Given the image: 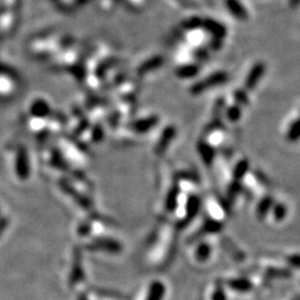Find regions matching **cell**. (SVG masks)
<instances>
[{
  "mask_svg": "<svg viewBox=\"0 0 300 300\" xmlns=\"http://www.w3.org/2000/svg\"><path fill=\"white\" fill-rule=\"evenodd\" d=\"M227 80H228L227 72L225 71L214 72L213 75L208 76L206 79H204V80H199L196 83H193L192 87L190 88V92L196 96V94L203 93L210 88L223 85V83H225Z\"/></svg>",
  "mask_w": 300,
  "mask_h": 300,
  "instance_id": "1",
  "label": "cell"
},
{
  "mask_svg": "<svg viewBox=\"0 0 300 300\" xmlns=\"http://www.w3.org/2000/svg\"><path fill=\"white\" fill-rule=\"evenodd\" d=\"M266 72V66L264 62L258 61L256 64L252 66L250 71L247 75L246 81H245V88L247 91L254 90L256 86L258 85V82L260 81V79L264 77Z\"/></svg>",
  "mask_w": 300,
  "mask_h": 300,
  "instance_id": "2",
  "label": "cell"
},
{
  "mask_svg": "<svg viewBox=\"0 0 300 300\" xmlns=\"http://www.w3.org/2000/svg\"><path fill=\"white\" fill-rule=\"evenodd\" d=\"M86 249L88 250H105L109 252H120L123 249L122 245H120L118 241L114 239H107V238H98L91 244L86 246Z\"/></svg>",
  "mask_w": 300,
  "mask_h": 300,
  "instance_id": "3",
  "label": "cell"
},
{
  "mask_svg": "<svg viewBox=\"0 0 300 300\" xmlns=\"http://www.w3.org/2000/svg\"><path fill=\"white\" fill-rule=\"evenodd\" d=\"M202 207V202H200V198L196 194H191V196H189L188 200H187V206H186V217L183 218V220H181L180 223H179V227L182 228L187 226L189 223L191 222V220L196 217L197 214L199 213V209Z\"/></svg>",
  "mask_w": 300,
  "mask_h": 300,
  "instance_id": "4",
  "label": "cell"
},
{
  "mask_svg": "<svg viewBox=\"0 0 300 300\" xmlns=\"http://www.w3.org/2000/svg\"><path fill=\"white\" fill-rule=\"evenodd\" d=\"M202 27L213 36L214 39H219L223 40L226 36H227V28L225 26L217 22V20L212 19V18H207V19H203V26Z\"/></svg>",
  "mask_w": 300,
  "mask_h": 300,
  "instance_id": "5",
  "label": "cell"
},
{
  "mask_svg": "<svg viewBox=\"0 0 300 300\" xmlns=\"http://www.w3.org/2000/svg\"><path fill=\"white\" fill-rule=\"evenodd\" d=\"M83 279V270L81 265V251L79 248L75 249L73 252V262L71 268V273L69 277V286L73 287Z\"/></svg>",
  "mask_w": 300,
  "mask_h": 300,
  "instance_id": "6",
  "label": "cell"
},
{
  "mask_svg": "<svg viewBox=\"0 0 300 300\" xmlns=\"http://www.w3.org/2000/svg\"><path fill=\"white\" fill-rule=\"evenodd\" d=\"M226 7L236 19L241 20V22L248 19V12L238 0H226Z\"/></svg>",
  "mask_w": 300,
  "mask_h": 300,
  "instance_id": "7",
  "label": "cell"
},
{
  "mask_svg": "<svg viewBox=\"0 0 300 300\" xmlns=\"http://www.w3.org/2000/svg\"><path fill=\"white\" fill-rule=\"evenodd\" d=\"M197 150H198V154L202 157L203 161L205 162V165L210 166L214 162L215 159V156H216V152L215 149L213 148L212 146H210L206 141H199L198 145H197Z\"/></svg>",
  "mask_w": 300,
  "mask_h": 300,
  "instance_id": "8",
  "label": "cell"
},
{
  "mask_svg": "<svg viewBox=\"0 0 300 300\" xmlns=\"http://www.w3.org/2000/svg\"><path fill=\"white\" fill-rule=\"evenodd\" d=\"M228 286L235 291L238 292H248L252 289V283L250 280L246 278H234L230 279L227 282Z\"/></svg>",
  "mask_w": 300,
  "mask_h": 300,
  "instance_id": "9",
  "label": "cell"
},
{
  "mask_svg": "<svg viewBox=\"0 0 300 300\" xmlns=\"http://www.w3.org/2000/svg\"><path fill=\"white\" fill-rule=\"evenodd\" d=\"M199 72V67L194 64H187L179 66L176 70V75L181 79H190L196 77Z\"/></svg>",
  "mask_w": 300,
  "mask_h": 300,
  "instance_id": "10",
  "label": "cell"
},
{
  "mask_svg": "<svg viewBox=\"0 0 300 300\" xmlns=\"http://www.w3.org/2000/svg\"><path fill=\"white\" fill-rule=\"evenodd\" d=\"M166 293V287L160 281H154L149 287L147 300H162Z\"/></svg>",
  "mask_w": 300,
  "mask_h": 300,
  "instance_id": "11",
  "label": "cell"
},
{
  "mask_svg": "<svg viewBox=\"0 0 300 300\" xmlns=\"http://www.w3.org/2000/svg\"><path fill=\"white\" fill-rule=\"evenodd\" d=\"M249 168H250V164L248 159H241L237 162L233 170L234 180L240 181L241 179L247 175V172L249 171Z\"/></svg>",
  "mask_w": 300,
  "mask_h": 300,
  "instance_id": "12",
  "label": "cell"
},
{
  "mask_svg": "<svg viewBox=\"0 0 300 300\" xmlns=\"http://www.w3.org/2000/svg\"><path fill=\"white\" fill-rule=\"evenodd\" d=\"M273 206V198L270 196H266L260 200V203L257 206V217L259 219H264L270 209Z\"/></svg>",
  "mask_w": 300,
  "mask_h": 300,
  "instance_id": "13",
  "label": "cell"
},
{
  "mask_svg": "<svg viewBox=\"0 0 300 300\" xmlns=\"http://www.w3.org/2000/svg\"><path fill=\"white\" fill-rule=\"evenodd\" d=\"M178 196H179V187L176 185L173 186L166 197V209L169 213H172L176 209L178 204Z\"/></svg>",
  "mask_w": 300,
  "mask_h": 300,
  "instance_id": "14",
  "label": "cell"
},
{
  "mask_svg": "<svg viewBox=\"0 0 300 300\" xmlns=\"http://www.w3.org/2000/svg\"><path fill=\"white\" fill-rule=\"evenodd\" d=\"M176 136V128L172 127V126H169L164 130V134L161 136L160 143L158 145V149L159 150H165L166 147L171 143V140L175 138Z\"/></svg>",
  "mask_w": 300,
  "mask_h": 300,
  "instance_id": "15",
  "label": "cell"
},
{
  "mask_svg": "<svg viewBox=\"0 0 300 300\" xmlns=\"http://www.w3.org/2000/svg\"><path fill=\"white\" fill-rule=\"evenodd\" d=\"M286 139L289 143H296L300 139V117L290 125V127L287 131Z\"/></svg>",
  "mask_w": 300,
  "mask_h": 300,
  "instance_id": "16",
  "label": "cell"
},
{
  "mask_svg": "<svg viewBox=\"0 0 300 300\" xmlns=\"http://www.w3.org/2000/svg\"><path fill=\"white\" fill-rule=\"evenodd\" d=\"M210 255H212V246L207 243H202L196 250V258L198 261H206L209 259Z\"/></svg>",
  "mask_w": 300,
  "mask_h": 300,
  "instance_id": "17",
  "label": "cell"
},
{
  "mask_svg": "<svg viewBox=\"0 0 300 300\" xmlns=\"http://www.w3.org/2000/svg\"><path fill=\"white\" fill-rule=\"evenodd\" d=\"M223 229V224L218 222V220H214V219H209L206 223L204 224L202 231L206 234H213V233H219L220 230Z\"/></svg>",
  "mask_w": 300,
  "mask_h": 300,
  "instance_id": "18",
  "label": "cell"
},
{
  "mask_svg": "<svg viewBox=\"0 0 300 300\" xmlns=\"http://www.w3.org/2000/svg\"><path fill=\"white\" fill-rule=\"evenodd\" d=\"M226 117L231 123H237L241 118V108L238 105H233V106L226 109Z\"/></svg>",
  "mask_w": 300,
  "mask_h": 300,
  "instance_id": "19",
  "label": "cell"
},
{
  "mask_svg": "<svg viewBox=\"0 0 300 300\" xmlns=\"http://www.w3.org/2000/svg\"><path fill=\"white\" fill-rule=\"evenodd\" d=\"M234 99L238 106H247L249 104L248 93L246 89H237L234 91Z\"/></svg>",
  "mask_w": 300,
  "mask_h": 300,
  "instance_id": "20",
  "label": "cell"
},
{
  "mask_svg": "<svg viewBox=\"0 0 300 300\" xmlns=\"http://www.w3.org/2000/svg\"><path fill=\"white\" fill-rule=\"evenodd\" d=\"M272 214H273V217H275V219L277 220V222H281V220L287 216V207L281 203L273 204Z\"/></svg>",
  "mask_w": 300,
  "mask_h": 300,
  "instance_id": "21",
  "label": "cell"
},
{
  "mask_svg": "<svg viewBox=\"0 0 300 300\" xmlns=\"http://www.w3.org/2000/svg\"><path fill=\"white\" fill-rule=\"evenodd\" d=\"M182 26H183V28H186L188 30L197 29V28H200L203 26V19L199 18V17L188 18L187 20H185V22H183Z\"/></svg>",
  "mask_w": 300,
  "mask_h": 300,
  "instance_id": "22",
  "label": "cell"
},
{
  "mask_svg": "<svg viewBox=\"0 0 300 300\" xmlns=\"http://www.w3.org/2000/svg\"><path fill=\"white\" fill-rule=\"evenodd\" d=\"M267 276L271 278H288L291 276L290 271L286 269H276V268H270L267 270Z\"/></svg>",
  "mask_w": 300,
  "mask_h": 300,
  "instance_id": "23",
  "label": "cell"
},
{
  "mask_svg": "<svg viewBox=\"0 0 300 300\" xmlns=\"http://www.w3.org/2000/svg\"><path fill=\"white\" fill-rule=\"evenodd\" d=\"M157 124V118L152 117L149 119H146L144 122L139 123V125H137V129H139L141 131H146L150 129L151 127H154V126Z\"/></svg>",
  "mask_w": 300,
  "mask_h": 300,
  "instance_id": "24",
  "label": "cell"
},
{
  "mask_svg": "<svg viewBox=\"0 0 300 300\" xmlns=\"http://www.w3.org/2000/svg\"><path fill=\"white\" fill-rule=\"evenodd\" d=\"M213 300H227V296L222 286H217L213 293Z\"/></svg>",
  "mask_w": 300,
  "mask_h": 300,
  "instance_id": "25",
  "label": "cell"
},
{
  "mask_svg": "<svg viewBox=\"0 0 300 300\" xmlns=\"http://www.w3.org/2000/svg\"><path fill=\"white\" fill-rule=\"evenodd\" d=\"M241 190V185H240V181H236L234 180V182L231 183L228 188V194L231 197H235L238 194Z\"/></svg>",
  "mask_w": 300,
  "mask_h": 300,
  "instance_id": "26",
  "label": "cell"
},
{
  "mask_svg": "<svg viewBox=\"0 0 300 300\" xmlns=\"http://www.w3.org/2000/svg\"><path fill=\"white\" fill-rule=\"evenodd\" d=\"M287 262L289 266H291L293 268H299L300 269V255H291L287 258Z\"/></svg>",
  "mask_w": 300,
  "mask_h": 300,
  "instance_id": "27",
  "label": "cell"
},
{
  "mask_svg": "<svg viewBox=\"0 0 300 300\" xmlns=\"http://www.w3.org/2000/svg\"><path fill=\"white\" fill-rule=\"evenodd\" d=\"M89 231H90V225H89V224H82L78 229V234L81 235V236H86V235L89 234Z\"/></svg>",
  "mask_w": 300,
  "mask_h": 300,
  "instance_id": "28",
  "label": "cell"
},
{
  "mask_svg": "<svg viewBox=\"0 0 300 300\" xmlns=\"http://www.w3.org/2000/svg\"><path fill=\"white\" fill-rule=\"evenodd\" d=\"M194 55H196V57L198 58V59L204 60V59H206V58L208 57V51L206 49L202 48V49H198Z\"/></svg>",
  "mask_w": 300,
  "mask_h": 300,
  "instance_id": "29",
  "label": "cell"
},
{
  "mask_svg": "<svg viewBox=\"0 0 300 300\" xmlns=\"http://www.w3.org/2000/svg\"><path fill=\"white\" fill-rule=\"evenodd\" d=\"M8 224H9V219L7 217H4L0 219V236L3 235L5 230H6Z\"/></svg>",
  "mask_w": 300,
  "mask_h": 300,
  "instance_id": "30",
  "label": "cell"
},
{
  "mask_svg": "<svg viewBox=\"0 0 300 300\" xmlns=\"http://www.w3.org/2000/svg\"><path fill=\"white\" fill-rule=\"evenodd\" d=\"M78 300H88V298H87V294H86V293H81L80 296L78 297Z\"/></svg>",
  "mask_w": 300,
  "mask_h": 300,
  "instance_id": "31",
  "label": "cell"
},
{
  "mask_svg": "<svg viewBox=\"0 0 300 300\" xmlns=\"http://www.w3.org/2000/svg\"><path fill=\"white\" fill-rule=\"evenodd\" d=\"M293 300H300V296H297V297H294V298H293Z\"/></svg>",
  "mask_w": 300,
  "mask_h": 300,
  "instance_id": "32",
  "label": "cell"
}]
</instances>
